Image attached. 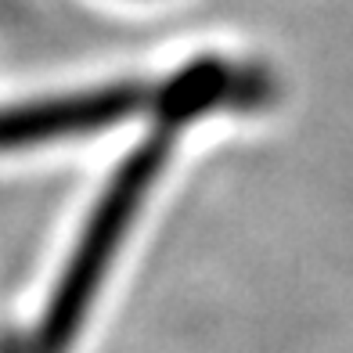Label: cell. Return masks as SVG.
<instances>
[{
	"label": "cell",
	"instance_id": "1",
	"mask_svg": "<svg viewBox=\"0 0 353 353\" xmlns=\"http://www.w3.org/2000/svg\"><path fill=\"white\" fill-rule=\"evenodd\" d=\"M141 105H144L141 87H116V90H94V94H76V98H58V101L0 108V152L98 130L105 123L126 119Z\"/></svg>",
	"mask_w": 353,
	"mask_h": 353
},
{
	"label": "cell",
	"instance_id": "2",
	"mask_svg": "<svg viewBox=\"0 0 353 353\" xmlns=\"http://www.w3.org/2000/svg\"><path fill=\"white\" fill-rule=\"evenodd\" d=\"M0 353H22V343L19 339H8L4 346H0Z\"/></svg>",
	"mask_w": 353,
	"mask_h": 353
}]
</instances>
